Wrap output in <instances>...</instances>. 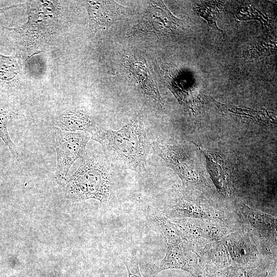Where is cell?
Returning a JSON list of instances; mask_svg holds the SVG:
<instances>
[{
	"label": "cell",
	"mask_w": 277,
	"mask_h": 277,
	"mask_svg": "<svg viewBox=\"0 0 277 277\" xmlns=\"http://www.w3.org/2000/svg\"><path fill=\"white\" fill-rule=\"evenodd\" d=\"M197 254L202 274H216L232 265L229 254L222 241L207 244Z\"/></svg>",
	"instance_id": "4fadbf2b"
},
{
	"label": "cell",
	"mask_w": 277,
	"mask_h": 277,
	"mask_svg": "<svg viewBox=\"0 0 277 277\" xmlns=\"http://www.w3.org/2000/svg\"><path fill=\"white\" fill-rule=\"evenodd\" d=\"M131 69L143 75L141 76L133 74L134 77L135 76L136 79L139 80L137 82L139 83L140 87L143 92L150 96L159 107H162L164 104L156 83L152 75L150 74L146 65L143 62L136 61L131 65Z\"/></svg>",
	"instance_id": "2e32d148"
},
{
	"label": "cell",
	"mask_w": 277,
	"mask_h": 277,
	"mask_svg": "<svg viewBox=\"0 0 277 277\" xmlns=\"http://www.w3.org/2000/svg\"><path fill=\"white\" fill-rule=\"evenodd\" d=\"M200 277H216V275L215 273H213V274L202 273Z\"/></svg>",
	"instance_id": "7402d4cb"
},
{
	"label": "cell",
	"mask_w": 277,
	"mask_h": 277,
	"mask_svg": "<svg viewBox=\"0 0 277 277\" xmlns=\"http://www.w3.org/2000/svg\"><path fill=\"white\" fill-rule=\"evenodd\" d=\"M206 157L210 175L220 193L231 196L234 191V174L232 168L219 153L198 146Z\"/></svg>",
	"instance_id": "7c38bea8"
},
{
	"label": "cell",
	"mask_w": 277,
	"mask_h": 277,
	"mask_svg": "<svg viewBox=\"0 0 277 277\" xmlns=\"http://www.w3.org/2000/svg\"><path fill=\"white\" fill-rule=\"evenodd\" d=\"M216 108L224 114L243 121L276 126L274 112L266 109H255L223 104L212 98Z\"/></svg>",
	"instance_id": "9a60e30c"
},
{
	"label": "cell",
	"mask_w": 277,
	"mask_h": 277,
	"mask_svg": "<svg viewBox=\"0 0 277 277\" xmlns=\"http://www.w3.org/2000/svg\"><path fill=\"white\" fill-rule=\"evenodd\" d=\"M90 138V133L86 132L57 131L54 147L57 156L55 180L58 184L66 183L70 167L76 160L82 158Z\"/></svg>",
	"instance_id": "5b68a950"
},
{
	"label": "cell",
	"mask_w": 277,
	"mask_h": 277,
	"mask_svg": "<svg viewBox=\"0 0 277 277\" xmlns=\"http://www.w3.org/2000/svg\"><path fill=\"white\" fill-rule=\"evenodd\" d=\"M222 9V3L221 2H204L196 5L194 11L196 15L204 18L211 27L223 33V30L219 28L216 25Z\"/></svg>",
	"instance_id": "d6986e66"
},
{
	"label": "cell",
	"mask_w": 277,
	"mask_h": 277,
	"mask_svg": "<svg viewBox=\"0 0 277 277\" xmlns=\"http://www.w3.org/2000/svg\"><path fill=\"white\" fill-rule=\"evenodd\" d=\"M153 151L178 175L185 190L206 184L189 152L184 147L154 142L151 144Z\"/></svg>",
	"instance_id": "8992f818"
},
{
	"label": "cell",
	"mask_w": 277,
	"mask_h": 277,
	"mask_svg": "<svg viewBox=\"0 0 277 277\" xmlns=\"http://www.w3.org/2000/svg\"><path fill=\"white\" fill-rule=\"evenodd\" d=\"M124 263L127 268L128 277H143L139 268V262L135 255L127 257Z\"/></svg>",
	"instance_id": "44dd1931"
},
{
	"label": "cell",
	"mask_w": 277,
	"mask_h": 277,
	"mask_svg": "<svg viewBox=\"0 0 277 277\" xmlns=\"http://www.w3.org/2000/svg\"><path fill=\"white\" fill-rule=\"evenodd\" d=\"M183 196L174 199L168 205L166 216L176 219H199L219 220L228 224L225 212L222 209L204 201L196 198L184 191Z\"/></svg>",
	"instance_id": "52a82bcc"
},
{
	"label": "cell",
	"mask_w": 277,
	"mask_h": 277,
	"mask_svg": "<svg viewBox=\"0 0 277 277\" xmlns=\"http://www.w3.org/2000/svg\"><path fill=\"white\" fill-rule=\"evenodd\" d=\"M58 130L67 132H86L91 134L97 128L91 115L78 107L65 110L58 114L54 121Z\"/></svg>",
	"instance_id": "5bb4252c"
},
{
	"label": "cell",
	"mask_w": 277,
	"mask_h": 277,
	"mask_svg": "<svg viewBox=\"0 0 277 277\" xmlns=\"http://www.w3.org/2000/svg\"><path fill=\"white\" fill-rule=\"evenodd\" d=\"M271 264L249 267L231 266L216 273V277H267Z\"/></svg>",
	"instance_id": "e0dca14e"
},
{
	"label": "cell",
	"mask_w": 277,
	"mask_h": 277,
	"mask_svg": "<svg viewBox=\"0 0 277 277\" xmlns=\"http://www.w3.org/2000/svg\"><path fill=\"white\" fill-rule=\"evenodd\" d=\"M242 219L247 229L261 244H272L276 246V219L262 211L244 204L241 210Z\"/></svg>",
	"instance_id": "8fae6325"
},
{
	"label": "cell",
	"mask_w": 277,
	"mask_h": 277,
	"mask_svg": "<svg viewBox=\"0 0 277 277\" xmlns=\"http://www.w3.org/2000/svg\"><path fill=\"white\" fill-rule=\"evenodd\" d=\"M81 4L86 8L89 25L94 31L106 30L125 14L126 8L113 1H84Z\"/></svg>",
	"instance_id": "30bf717a"
},
{
	"label": "cell",
	"mask_w": 277,
	"mask_h": 277,
	"mask_svg": "<svg viewBox=\"0 0 277 277\" xmlns=\"http://www.w3.org/2000/svg\"><path fill=\"white\" fill-rule=\"evenodd\" d=\"M181 230L185 242L197 253L207 244L221 241L232 230L219 220L176 219L172 221Z\"/></svg>",
	"instance_id": "277c9868"
},
{
	"label": "cell",
	"mask_w": 277,
	"mask_h": 277,
	"mask_svg": "<svg viewBox=\"0 0 277 277\" xmlns=\"http://www.w3.org/2000/svg\"><path fill=\"white\" fill-rule=\"evenodd\" d=\"M91 138L102 146L111 165L135 170L146 163L151 144L139 115L118 130L97 127Z\"/></svg>",
	"instance_id": "6da1fadb"
},
{
	"label": "cell",
	"mask_w": 277,
	"mask_h": 277,
	"mask_svg": "<svg viewBox=\"0 0 277 277\" xmlns=\"http://www.w3.org/2000/svg\"><path fill=\"white\" fill-rule=\"evenodd\" d=\"M56 1H35L26 3L27 22L15 28H4L12 32L27 47L36 48L55 32L60 26V14Z\"/></svg>",
	"instance_id": "3957f363"
},
{
	"label": "cell",
	"mask_w": 277,
	"mask_h": 277,
	"mask_svg": "<svg viewBox=\"0 0 277 277\" xmlns=\"http://www.w3.org/2000/svg\"><path fill=\"white\" fill-rule=\"evenodd\" d=\"M12 6L0 8V14L5 11L13 8ZM19 70V65L15 56H6L0 54V80L4 81H10L13 80L18 74Z\"/></svg>",
	"instance_id": "ffe728a7"
},
{
	"label": "cell",
	"mask_w": 277,
	"mask_h": 277,
	"mask_svg": "<svg viewBox=\"0 0 277 277\" xmlns=\"http://www.w3.org/2000/svg\"><path fill=\"white\" fill-rule=\"evenodd\" d=\"M166 254L160 262L152 265L149 269L150 275H156L168 269L186 271L193 277H200L202 271L198 263L199 256L183 240L167 243Z\"/></svg>",
	"instance_id": "9c48e42d"
},
{
	"label": "cell",
	"mask_w": 277,
	"mask_h": 277,
	"mask_svg": "<svg viewBox=\"0 0 277 277\" xmlns=\"http://www.w3.org/2000/svg\"><path fill=\"white\" fill-rule=\"evenodd\" d=\"M0 277H11V276H0Z\"/></svg>",
	"instance_id": "603a6c76"
},
{
	"label": "cell",
	"mask_w": 277,
	"mask_h": 277,
	"mask_svg": "<svg viewBox=\"0 0 277 277\" xmlns=\"http://www.w3.org/2000/svg\"><path fill=\"white\" fill-rule=\"evenodd\" d=\"M110 167L104 155L86 150L79 167L66 183L67 197L76 202L94 199L110 205L114 198Z\"/></svg>",
	"instance_id": "7a4b0ae2"
},
{
	"label": "cell",
	"mask_w": 277,
	"mask_h": 277,
	"mask_svg": "<svg viewBox=\"0 0 277 277\" xmlns=\"http://www.w3.org/2000/svg\"><path fill=\"white\" fill-rule=\"evenodd\" d=\"M251 240L247 231H237L222 240L229 254L231 266L249 267L272 263L271 260L263 258L258 246Z\"/></svg>",
	"instance_id": "ba28073f"
},
{
	"label": "cell",
	"mask_w": 277,
	"mask_h": 277,
	"mask_svg": "<svg viewBox=\"0 0 277 277\" xmlns=\"http://www.w3.org/2000/svg\"><path fill=\"white\" fill-rule=\"evenodd\" d=\"M17 116L16 113L11 110L6 105L0 103V138L8 147L13 157L18 160L19 154L17 149L11 140L7 129L9 121Z\"/></svg>",
	"instance_id": "ac0fdd59"
}]
</instances>
